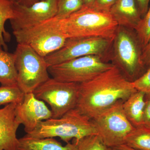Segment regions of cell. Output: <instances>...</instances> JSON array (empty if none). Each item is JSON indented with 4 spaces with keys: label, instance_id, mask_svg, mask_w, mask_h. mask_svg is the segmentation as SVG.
I'll list each match as a JSON object with an SVG mask.
<instances>
[{
    "label": "cell",
    "instance_id": "obj_5",
    "mask_svg": "<svg viewBox=\"0 0 150 150\" xmlns=\"http://www.w3.org/2000/svg\"><path fill=\"white\" fill-rule=\"evenodd\" d=\"M18 44L29 46L45 57L58 51L67 38L61 30L60 19L56 16L34 26L13 31Z\"/></svg>",
    "mask_w": 150,
    "mask_h": 150
},
{
    "label": "cell",
    "instance_id": "obj_31",
    "mask_svg": "<svg viewBox=\"0 0 150 150\" xmlns=\"http://www.w3.org/2000/svg\"><path fill=\"white\" fill-rule=\"evenodd\" d=\"M83 6H86L91 7L95 0H82Z\"/></svg>",
    "mask_w": 150,
    "mask_h": 150
},
{
    "label": "cell",
    "instance_id": "obj_25",
    "mask_svg": "<svg viewBox=\"0 0 150 150\" xmlns=\"http://www.w3.org/2000/svg\"><path fill=\"white\" fill-rule=\"evenodd\" d=\"M117 0H95L91 7L96 10L109 12L110 8Z\"/></svg>",
    "mask_w": 150,
    "mask_h": 150
},
{
    "label": "cell",
    "instance_id": "obj_6",
    "mask_svg": "<svg viewBox=\"0 0 150 150\" xmlns=\"http://www.w3.org/2000/svg\"><path fill=\"white\" fill-rule=\"evenodd\" d=\"M14 54L17 72V86L25 94L33 93L50 79L45 57L32 48L18 44Z\"/></svg>",
    "mask_w": 150,
    "mask_h": 150
},
{
    "label": "cell",
    "instance_id": "obj_2",
    "mask_svg": "<svg viewBox=\"0 0 150 150\" xmlns=\"http://www.w3.org/2000/svg\"><path fill=\"white\" fill-rule=\"evenodd\" d=\"M60 25L67 39L101 37L112 41L118 27L110 13L84 6L68 17L60 19Z\"/></svg>",
    "mask_w": 150,
    "mask_h": 150
},
{
    "label": "cell",
    "instance_id": "obj_9",
    "mask_svg": "<svg viewBox=\"0 0 150 150\" xmlns=\"http://www.w3.org/2000/svg\"><path fill=\"white\" fill-rule=\"evenodd\" d=\"M120 100L91 119L107 147L125 144L136 128L126 118Z\"/></svg>",
    "mask_w": 150,
    "mask_h": 150
},
{
    "label": "cell",
    "instance_id": "obj_29",
    "mask_svg": "<svg viewBox=\"0 0 150 150\" xmlns=\"http://www.w3.org/2000/svg\"><path fill=\"white\" fill-rule=\"evenodd\" d=\"M106 150H139L131 147L126 144H123L118 146H114L109 147H107Z\"/></svg>",
    "mask_w": 150,
    "mask_h": 150
},
{
    "label": "cell",
    "instance_id": "obj_22",
    "mask_svg": "<svg viewBox=\"0 0 150 150\" xmlns=\"http://www.w3.org/2000/svg\"><path fill=\"white\" fill-rule=\"evenodd\" d=\"M83 6L82 0H58L56 16L61 19L66 18Z\"/></svg>",
    "mask_w": 150,
    "mask_h": 150
},
{
    "label": "cell",
    "instance_id": "obj_33",
    "mask_svg": "<svg viewBox=\"0 0 150 150\" xmlns=\"http://www.w3.org/2000/svg\"><path fill=\"white\" fill-rule=\"evenodd\" d=\"M40 1H42V0H40Z\"/></svg>",
    "mask_w": 150,
    "mask_h": 150
},
{
    "label": "cell",
    "instance_id": "obj_16",
    "mask_svg": "<svg viewBox=\"0 0 150 150\" xmlns=\"http://www.w3.org/2000/svg\"><path fill=\"white\" fill-rule=\"evenodd\" d=\"M145 93L137 91L123 101V108L126 118L135 128L144 126Z\"/></svg>",
    "mask_w": 150,
    "mask_h": 150
},
{
    "label": "cell",
    "instance_id": "obj_14",
    "mask_svg": "<svg viewBox=\"0 0 150 150\" xmlns=\"http://www.w3.org/2000/svg\"><path fill=\"white\" fill-rule=\"evenodd\" d=\"M118 26L135 30L142 18L136 0H117L109 11Z\"/></svg>",
    "mask_w": 150,
    "mask_h": 150
},
{
    "label": "cell",
    "instance_id": "obj_11",
    "mask_svg": "<svg viewBox=\"0 0 150 150\" xmlns=\"http://www.w3.org/2000/svg\"><path fill=\"white\" fill-rule=\"evenodd\" d=\"M58 0H42L30 6L14 2V17L10 21L13 31L32 27L56 16Z\"/></svg>",
    "mask_w": 150,
    "mask_h": 150
},
{
    "label": "cell",
    "instance_id": "obj_4",
    "mask_svg": "<svg viewBox=\"0 0 150 150\" xmlns=\"http://www.w3.org/2000/svg\"><path fill=\"white\" fill-rule=\"evenodd\" d=\"M114 41V64L131 82L147 70L142 59L144 46L134 30L118 26Z\"/></svg>",
    "mask_w": 150,
    "mask_h": 150
},
{
    "label": "cell",
    "instance_id": "obj_7",
    "mask_svg": "<svg viewBox=\"0 0 150 150\" xmlns=\"http://www.w3.org/2000/svg\"><path fill=\"white\" fill-rule=\"evenodd\" d=\"M113 66V64L104 62L101 56L89 55L48 67V71L56 80L81 84L91 80Z\"/></svg>",
    "mask_w": 150,
    "mask_h": 150
},
{
    "label": "cell",
    "instance_id": "obj_17",
    "mask_svg": "<svg viewBox=\"0 0 150 150\" xmlns=\"http://www.w3.org/2000/svg\"><path fill=\"white\" fill-rule=\"evenodd\" d=\"M0 83L1 86L17 85V72L14 54L0 46Z\"/></svg>",
    "mask_w": 150,
    "mask_h": 150
},
{
    "label": "cell",
    "instance_id": "obj_28",
    "mask_svg": "<svg viewBox=\"0 0 150 150\" xmlns=\"http://www.w3.org/2000/svg\"><path fill=\"white\" fill-rule=\"evenodd\" d=\"M140 12L143 17L148 10L150 4V0H136Z\"/></svg>",
    "mask_w": 150,
    "mask_h": 150
},
{
    "label": "cell",
    "instance_id": "obj_15",
    "mask_svg": "<svg viewBox=\"0 0 150 150\" xmlns=\"http://www.w3.org/2000/svg\"><path fill=\"white\" fill-rule=\"evenodd\" d=\"M18 141V150H78L74 143L63 146L53 138L38 139L26 135Z\"/></svg>",
    "mask_w": 150,
    "mask_h": 150
},
{
    "label": "cell",
    "instance_id": "obj_32",
    "mask_svg": "<svg viewBox=\"0 0 150 150\" xmlns=\"http://www.w3.org/2000/svg\"><path fill=\"white\" fill-rule=\"evenodd\" d=\"M9 1H11L13 2H15L16 0H9Z\"/></svg>",
    "mask_w": 150,
    "mask_h": 150
},
{
    "label": "cell",
    "instance_id": "obj_30",
    "mask_svg": "<svg viewBox=\"0 0 150 150\" xmlns=\"http://www.w3.org/2000/svg\"><path fill=\"white\" fill-rule=\"evenodd\" d=\"M39 1L40 0H16L14 2L17 3L21 5L30 6Z\"/></svg>",
    "mask_w": 150,
    "mask_h": 150
},
{
    "label": "cell",
    "instance_id": "obj_3",
    "mask_svg": "<svg viewBox=\"0 0 150 150\" xmlns=\"http://www.w3.org/2000/svg\"><path fill=\"white\" fill-rule=\"evenodd\" d=\"M97 134L96 127L91 119L75 108L61 118L40 121L33 131L26 135L38 139L59 137L69 143L72 139H78Z\"/></svg>",
    "mask_w": 150,
    "mask_h": 150
},
{
    "label": "cell",
    "instance_id": "obj_13",
    "mask_svg": "<svg viewBox=\"0 0 150 150\" xmlns=\"http://www.w3.org/2000/svg\"><path fill=\"white\" fill-rule=\"evenodd\" d=\"M16 103L0 108V150H18L16 132L20 125L16 116Z\"/></svg>",
    "mask_w": 150,
    "mask_h": 150
},
{
    "label": "cell",
    "instance_id": "obj_20",
    "mask_svg": "<svg viewBox=\"0 0 150 150\" xmlns=\"http://www.w3.org/2000/svg\"><path fill=\"white\" fill-rule=\"evenodd\" d=\"M25 94L17 85L1 86L0 87V106L22 102Z\"/></svg>",
    "mask_w": 150,
    "mask_h": 150
},
{
    "label": "cell",
    "instance_id": "obj_26",
    "mask_svg": "<svg viewBox=\"0 0 150 150\" xmlns=\"http://www.w3.org/2000/svg\"><path fill=\"white\" fill-rule=\"evenodd\" d=\"M145 106L144 108V126L150 129V92L145 93Z\"/></svg>",
    "mask_w": 150,
    "mask_h": 150
},
{
    "label": "cell",
    "instance_id": "obj_27",
    "mask_svg": "<svg viewBox=\"0 0 150 150\" xmlns=\"http://www.w3.org/2000/svg\"><path fill=\"white\" fill-rule=\"evenodd\" d=\"M142 59L145 66L148 69L150 67V41L143 49Z\"/></svg>",
    "mask_w": 150,
    "mask_h": 150
},
{
    "label": "cell",
    "instance_id": "obj_19",
    "mask_svg": "<svg viewBox=\"0 0 150 150\" xmlns=\"http://www.w3.org/2000/svg\"><path fill=\"white\" fill-rule=\"evenodd\" d=\"M139 150H150V129L144 126L136 128L129 134L125 144Z\"/></svg>",
    "mask_w": 150,
    "mask_h": 150
},
{
    "label": "cell",
    "instance_id": "obj_24",
    "mask_svg": "<svg viewBox=\"0 0 150 150\" xmlns=\"http://www.w3.org/2000/svg\"><path fill=\"white\" fill-rule=\"evenodd\" d=\"M134 88L137 91L145 93L150 92V67L140 77L132 82Z\"/></svg>",
    "mask_w": 150,
    "mask_h": 150
},
{
    "label": "cell",
    "instance_id": "obj_8",
    "mask_svg": "<svg viewBox=\"0 0 150 150\" xmlns=\"http://www.w3.org/2000/svg\"><path fill=\"white\" fill-rule=\"evenodd\" d=\"M80 84L64 82L50 78L34 91L37 99L48 103L53 118L62 117L76 106Z\"/></svg>",
    "mask_w": 150,
    "mask_h": 150
},
{
    "label": "cell",
    "instance_id": "obj_1",
    "mask_svg": "<svg viewBox=\"0 0 150 150\" xmlns=\"http://www.w3.org/2000/svg\"><path fill=\"white\" fill-rule=\"evenodd\" d=\"M137 91L132 82L114 65L91 80L80 84L75 108L92 119L118 101H125Z\"/></svg>",
    "mask_w": 150,
    "mask_h": 150
},
{
    "label": "cell",
    "instance_id": "obj_21",
    "mask_svg": "<svg viewBox=\"0 0 150 150\" xmlns=\"http://www.w3.org/2000/svg\"><path fill=\"white\" fill-rule=\"evenodd\" d=\"M72 143L76 145L78 150H106L107 148L98 134L86 136L78 139H73Z\"/></svg>",
    "mask_w": 150,
    "mask_h": 150
},
{
    "label": "cell",
    "instance_id": "obj_23",
    "mask_svg": "<svg viewBox=\"0 0 150 150\" xmlns=\"http://www.w3.org/2000/svg\"><path fill=\"white\" fill-rule=\"evenodd\" d=\"M134 30L144 47L150 41V4L147 12Z\"/></svg>",
    "mask_w": 150,
    "mask_h": 150
},
{
    "label": "cell",
    "instance_id": "obj_12",
    "mask_svg": "<svg viewBox=\"0 0 150 150\" xmlns=\"http://www.w3.org/2000/svg\"><path fill=\"white\" fill-rule=\"evenodd\" d=\"M16 116L24 126L27 134L33 131L40 121L52 118L50 110L43 100L37 99L33 93L25 94L22 102L17 104Z\"/></svg>",
    "mask_w": 150,
    "mask_h": 150
},
{
    "label": "cell",
    "instance_id": "obj_18",
    "mask_svg": "<svg viewBox=\"0 0 150 150\" xmlns=\"http://www.w3.org/2000/svg\"><path fill=\"white\" fill-rule=\"evenodd\" d=\"M9 0H0V46L5 50L7 49L6 42L11 40V35L6 31L5 24L7 21L14 17L13 4Z\"/></svg>",
    "mask_w": 150,
    "mask_h": 150
},
{
    "label": "cell",
    "instance_id": "obj_10",
    "mask_svg": "<svg viewBox=\"0 0 150 150\" xmlns=\"http://www.w3.org/2000/svg\"><path fill=\"white\" fill-rule=\"evenodd\" d=\"M112 41L101 37L68 38L62 48L46 56L45 60L49 67L83 56H101Z\"/></svg>",
    "mask_w": 150,
    "mask_h": 150
}]
</instances>
